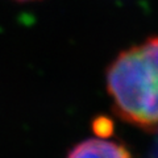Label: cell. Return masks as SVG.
Listing matches in <instances>:
<instances>
[{
    "instance_id": "1",
    "label": "cell",
    "mask_w": 158,
    "mask_h": 158,
    "mask_svg": "<svg viewBox=\"0 0 158 158\" xmlns=\"http://www.w3.org/2000/svg\"><path fill=\"white\" fill-rule=\"evenodd\" d=\"M106 87L117 117L158 132V36L118 53L106 70Z\"/></svg>"
},
{
    "instance_id": "2",
    "label": "cell",
    "mask_w": 158,
    "mask_h": 158,
    "mask_svg": "<svg viewBox=\"0 0 158 158\" xmlns=\"http://www.w3.org/2000/svg\"><path fill=\"white\" fill-rule=\"evenodd\" d=\"M66 158H132V153L123 142L87 138L74 145Z\"/></svg>"
},
{
    "instance_id": "3",
    "label": "cell",
    "mask_w": 158,
    "mask_h": 158,
    "mask_svg": "<svg viewBox=\"0 0 158 158\" xmlns=\"http://www.w3.org/2000/svg\"><path fill=\"white\" fill-rule=\"evenodd\" d=\"M94 132L100 137H108L113 132V124L107 117H98L94 120Z\"/></svg>"
},
{
    "instance_id": "4",
    "label": "cell",
    "mask_w": 158,
    "mask_h": 158,
    "mask_svg": "<svg viewBox=\"0 0 158 158\" xmlns=\"http://www.w3.org/2000/svg\"><path fill=\"white\" fill-rule=\"evenodd\" d=\"M150 158H158V144H157L156 149H154V152H153V154H152Z\"/></svg>"
},
{
    "instance_id": "5",
    "label": "cell",
    "mask_w": 158,
    "mask_h": 158,
    "mask_svg": "<svg viewBox=\"0 0 158 158\" xmlns=\"http://www.w3.org/2000/svg\"><path fill=\"white\" fill-rule=\"evenodd\" d=\"M16 2H20V3H25V2H34V0H16Z\"/></svg>"
}]
</instances>
